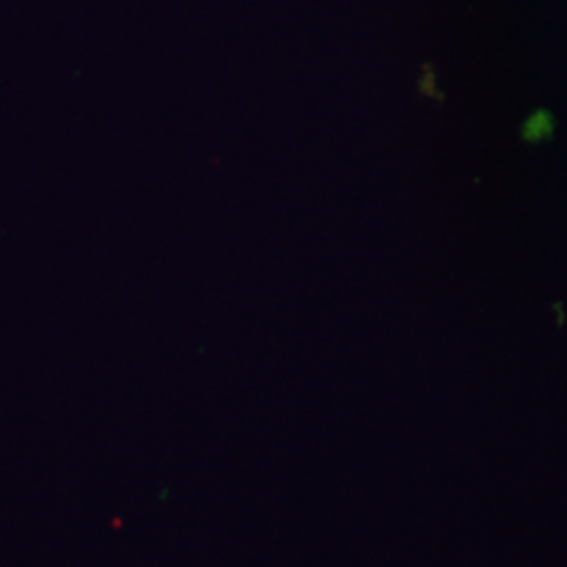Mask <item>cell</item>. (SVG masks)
Here are the masks:
<instances>
[]
</instances>
